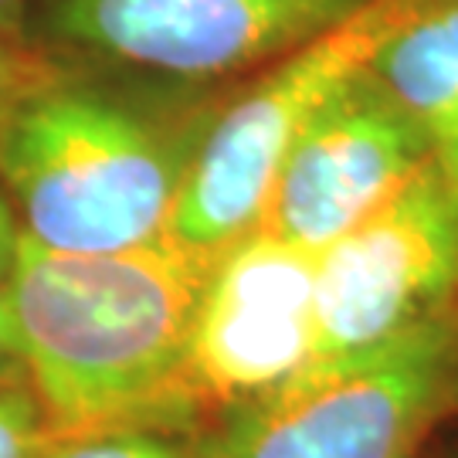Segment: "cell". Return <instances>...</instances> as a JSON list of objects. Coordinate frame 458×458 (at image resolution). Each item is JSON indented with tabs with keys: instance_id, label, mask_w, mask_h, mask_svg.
<instances>
[{
	"instance_id": "4fadbf2b",
	"label": "cell",
	"mask_w": 458,
	"mask_h": 458,
	"mask_svg": "<svg viewBox=\"0 0 458 458\" xmlns=\"http://www.w3.org/2000/svg\"><path fill=\"white\" fill-rule=\"evenodd\" d=\"M34 55L31 48H24L21 41L0 34V109L7 106V98L14 96V89L24 82V75L31 72L34 65Z\"/></svg>"
},
{
	"instance_id": "5b68a950",
	"label": "cell",
	"mask_w": 458,
	"mask_h": 458,
	"mask_svg": "<svg viewBox=\"0 0 458 458\" xmlns=\"http://www.w3.org/2000/svg\"><path fill=\"white\" fill-rule=\"evenodd\" d=\"M421 0H367L357 14L231 89L197 160L174 238L221 251L259 228L285 147L316 109L370 68L374 55Z\"/></svg>"
},
{
	"instance_id": "9c48e42d",
	"label": "cell",
	"mask_w": 458,
	"mask_h": 458,
	"mask_svg": "<svg viewBox=\"0 0 458 458\" xmlns=\"http://www.w3.org/2000/svg\"><path fill=\"white\" fill-rule=\"evenodd\" d=\"M458 197V0H421L370 62Z\"/></svg>"
},
{
	"instance_id": "5bb4252c",
	"label": "cell",
	"mask_w": 458,
	"mask_h": 458,
	"mask_svg": "<svg viewBox=\"0 0 458 458\" xmlns=\"http://www.w3.org/2000/svg\"><path fill=\"white\" fill-rule=\"evenodd\" d=\"M28 4L31 0H0V34L24 45V24H28ZM28 48V45H24Z\"/></svg>"
},
{
	"instance_id": "3957f363",
	"label": "cell",
	"mask_w": 458,
	"mask_h": 458,
	"mask_svg": "<svg viewBox=\"0 0 458 458\" xmlns=\"http://www.w3.org/2000/svg\"><path fill=\"white\" fill-rule=\"evenodd\" d=\"M458 408V312L316 360L197 438L204 458H418Z\"/></svg>"
},
{
	"instance_id": "7c38bea8",
	"label": "cell",
	"mask_w": 458,
	"mask_h": 458,
	"mask_svg": "<svg viewBox=\"0 0 458 458\" xmlns=\"http://www.w3.org/2000/svg\"><path fill=\"white\" fill-rule=\"evenodd\" d=\"M24 259V231L17 225L7 197L0 194V384L21 377L14 344V289Z\"/></svg>"
},
{
	"instance_id": "8fae6325",
	"label": "cell",
	"mask_w": 458,
	"mask_h": 458,
	"mask_svg": "<svg viewBox=\"0 0 458 458\" xmlns=\"http://www.w3.org/2000/svg\"><path fill=\"white\" fill-rule=\"evenodd\" d=\"M45 411L24 377L0 384V458H34L48 442Z\"/></svg>"
},
{
	"instance_id": "ba28073f",
	"label": "cell",
	"mask_w": 458,
	"mask_h": 458,
	"mask_svg": "<svg viewBox=\"0 0 458 458\" xmlns=\"http://www.w3.org/2000/svg\"><path fill=\"white\" fill-rule=\"evenodd\" d=\"M425 166L431 157L418 126L367 68L299 126L278 160L259 228L316 259Z\"/></svg>"
},
{
	"instance_id": "8992f818",
	"label": "cell",
	"mask_w": 458,
	"mask_h": 458,
	"mask_svg": "<svg viewBox=\"0 0 458 458\" xmlns=\"http://www.w3.org/2000/svg\"><path fill=\"white\" fill-rule=\"evenodd\" d=\"M310 251L255 228L217 251L164 408V431L214 425L316 360Z\"/></svg>"
},
{
	"instance_id": "7a4b0ae2",
	"label": "cell",
	"mask_w": 458,
	"mask_h": 458,
	"mask_svg": "<svg viewBox=\"0 0 458 458\" xmlns=\"http://www.w3.org/2000/svg\"><path fill=\"white\" fill-rule=\"evenodd\" d=\"M214 259L174 234L113 255L24 238L14 344L51 435L160 428Z\"/></svg>"
},
{
	"instance_id": "30bf717a",
	"label": "cell",
	"mask_w": 458,
	"mask_h": 458,
	"mask_svg": "<svg viewBox=\"0 0 458 458\" xmlns=\"http://www.w3.org/2000/svg\"><path fill=\"white\" fill-rule=\"evenodd\" d=\"M34 458H204V452L200 442L183 438L181 431L126 425L48 435Z\"/></svg>"
},
{
	"instance_id": "277c9868",
	"label": "cell",
	"mask_w": 458,
	"mask_h": 458,
	"mask_svg": "<svg viewBox=\"0 0 458 458\" xmlns=\"http://www.w3.org/2000/svg\"><path fill=\"white\" fill-rule=\"evenodd\" d=\"M367 0H31L41 58L228 85L357 14Z\"/></svg>"
},
{
	"instance_id": "6da1fadb",
	"label": "cell",
	"mask_w": 458,
	"mask_h": 458,
	"mask_svg": "<svg viewBox=\"0 0 458 458\" xmlns=\"http://www.w3.org/2000/svg\"><path fill=\"white\" fill-rule=\"evenodd\" d=\"M231 89L38 55L0 109V194L24 238L65 255L170 238Z\"/></svg>"
},
{
	"instance_id": "52a82bcc",
	"label": "cell",
	"mask_w": 458,
	"mask_h": 458,
	"mask_svg": "<svg viewBox=\"0 0 458 458\" xmlns=\"http://www.w3.org/2000/svg\"><path fill=\"white\" fill-rule=\"evenodd\" d=\"M312 302L316 360L374 350L458 312V197L435 166L316 255Z\"/></svg>"
},
{
	"instance_id": "9a60e30c",
	"label": "cell",
	"mask_w": 458,
	"mask_h": 458,
	"mask_svg": "<svg viewBox=\"0 0 458 458\" xmlns=\"http://www.w3.org/2000/svg\"><path fill=\"white\" fill-rule=\"evenodd\" d=\"M452 458H458V455H452Z\"/></svg>"
}]
</instances>
